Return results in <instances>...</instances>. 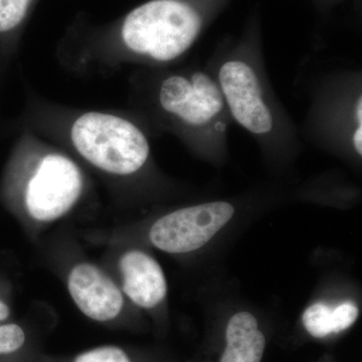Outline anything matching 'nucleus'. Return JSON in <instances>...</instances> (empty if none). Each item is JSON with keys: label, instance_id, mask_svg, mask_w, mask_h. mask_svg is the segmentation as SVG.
Masks as SVG:
<instances>
[{"label": "nucleus", "instance_id": "f257e3e1", "mask_svg": "<svg viewBox=\"0 0 362 362\" xmlns=\"http://www.w3.org/2000/svg\"><path fill=\"white\" fill-rule=\"evenodd\" d=\"M185 62L137 69L129 78L131 111L151 137L170 134L195 153L221 157L233 124L223 95L206 66Z\"/></svg>", "mask_w": 362, "mask_h": 362}, {"label": "nucleus", "instance_id": "f03ea898", "mask_svg": "<svg viewBox=\"0 0 362 362\" xmlns=\"http://www.w3.org/2000/svg\"><path fill=\"white\" fill-rule=\"evenodd\" d=\"M21 125L110 177H137L151 162V135L133 111L74 108L28 92Z\"/></svg>", "mask_w": 362, "mask_h": 362}, {"label": "nucleus", "instance_id": "7ed1b4c3", "mask_svg": "<svg viewBox=\"0 0 362 362\" xmlns=\"http://www.w3.org/2000/svg\"><path fill=\"white\" fill-rule=\"evenodd\" d=\"M230 114L269 156H287L300 146L299 126L272 84L261 42L255 37L221 45L204 64Z\"/></svg>", "mask_w": 362, "mask_h": 362}, {"label": "nucleus", "instance_id": "20e7f679", "mask_svg": "<svg viewBox=\"0 0 362 362\" xmlns=\"http://www.w3.org/2000/svg\"><path fill=\"white\" fill-rule=\"evenodd\" d=\"M86 176L66 150L21 125L6 176L4 192L33 220L49 223L84 197Z\"/></svg>", "mask_w": 362, "mask_h": 362}, {"label": "nucleus", "instance_id": "39448f33", "mask_svg": "<svg viewBox=\"0 0 362 362\" xmlns=\"http://www.w3.org/2000/svg\"><path fill=\"white\" fill-rule=\"evenodd\" d=\"M308 109L301 137L324 148L362 156V71L335 66L321 71L307 88Z\"/></svg>", "mask_w": 362, "mask_h": 362}, {"label": "nucleus", "instance_id": "423d86ee", "mask_svg": "<svg viewBox=\"0 0 362 362\" xmlns=\"http://www.w3.org/2000/svg\"><path fill=\"white\" fill-rule=\"evenodd\" d=\"M235 213V206L223 201L176 209L154 223L150 240L159 250L171 254L195 251L232 220Z\"/></svg>", "mask_w": 362, "mask_h": 362}, {"label": "nucleus", "instance_id": "0eeeda50", "mask_svg": "<svg viewBox=\"0 0 362 362\" xmlns=\"http://www.w3.org/2000/svg\"><path fill=\"white\" fill-rule=\"evenodd\" d=\"M68 289L78 308L93 320L110 321L122 310V293L109 276L92 264H78L71 269Z\"/></svg>", "mask_w": 362, "mask_h": 362}, {"label": "nucleus", "instance_id": "6e6552de", "mask_svg": "<svg viewBox=\"0 0 362 362\" xmlns=\"http://www.w3.org/2000/svg\"><path fill=\"white\" fill-rule=\"evenodd\" d=\"M123 290L137 306L150 309L166 296L168 285L160 265L140 251L126 252L120 259Z\"/></svg>", "mask_w": 362, "mask_h": 362}, {"label": "nucleus", "instance_id": "1a4fd4ad", "mask_svg": "<svg viewBox=\"0 0 362 362\" xmlns=\"http://www.w3.org/2000/svg\"><path fill=\"white\" fill-rule=\"evenodd\" d=\"M226 347L221 362H261L266 338L258 329V321L249 312L230 318L226 331Z\"/></svg>", "mask_w": 362, "mask_h": 362}, {"label": "nucleus", "instance_id": "9d476101", "mask_svg": "<svg viewBox=\"0 0 362 362\" xmlns=\"http://www.w3.org/2000/svg\"><path fill=\"white\" fill-rule=\"evenodd\" d=\"M33 0H0V54L6 64L16 56L21 25Z\"/></svg>", "mask_w": 362, "mask_h": 362}, {"label": "nucleus", "instance_id": "9b49d317", "mask_svg": "<svg viewBox=\"0 0 362 362\" xmlns=\"http://www.w3.org/2000/svg\"><path fill=\"white\" fill-rule=\"evenodd\" d=\"M302 321L309 334L323 338L333 333L332 309L327 305L316 303L305 310Z\"/></svg>", "mask_w": 362, "mask_h": 362}, {"label": "nucleus", "instance_id": "f8f14e48", "mask_svg": "<svg viewBox=\"0 0 362 362\" xmlns=\"http://www.w3.org/2000/svg\"><path fill=\"white\" fill-rule=\"evenodd\" d=\"M25 341L23 328L16 324L0 325V354H9L21 349Z\"/></svg>", "mask_w": 362, "mask_h": 362}, {"label": "nucleus", "instance_id": "ddd939ff", "mask_svg": "<svg viewBox=\"0 0 362 362\" xmlns=\"http://www.w3.org/2000/svg\"><path fill=\"white\" fill-rule=\"evenodd\" d=\"M75 362H131L122 349L115 346H104L80 354Z\"/></svg>", "mask_w": 362, "mask_h": 362}, {"label": "nucleus", "instance_id": "4468645a", "mask_svg": "<svg viewBox=\"0 0 362 362\" xmlns=\"http://www.w3.org/2000/svg\"><path fill=\"white\" fill-rule=\"evenodd\" d=\"M358 313V308L352 302H344L332 309L333 333L341 332L354 325Z\"/></svg>", "mask_w": 362, "mask_h": 362}, {"label": "nucleus", "instance_id": "2eb2a0df", "mask_svg": "<svg viewBox=\"0 0 362 362\" xmlns=\"http://www.w3.org/2000/svg\"><path fill=\"white\" fill-rule=\"evenodd\" d=\"M9 314H11L9 307L7 306L6 302L2 301V300L0 299V322L6 321V319L8 318Z\"/></svg>", "mask_w": 362, "mask_h": 362}, {"label": "nucleus", "instance_id": "dca6fc26", "mask_svg": "<svg viewBox=\"0 0 362 362\" xmlns=\"http://www.w3.org/2000/svg\"><path fill=\"white\" fill-rule=\"evenodd\" d=\"M6 65H7V64L4 62V59H2L1 54H0V71H2V68Z\"/></svg>", "mask_w": 362, "mask_h": 362}]
</instances>
